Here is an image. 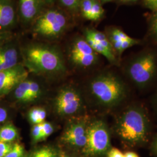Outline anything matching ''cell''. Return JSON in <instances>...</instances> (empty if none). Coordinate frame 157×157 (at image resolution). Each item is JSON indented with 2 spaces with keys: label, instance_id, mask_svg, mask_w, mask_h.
<instances>
[{
  "label": "cell",
  "instance_id": "e575fe53",
  "mask_svg": "<svg viewBox=\"0 0 157 157\" xmlns=\"http://www.w3.org/2000/svg\"><path fill=\"white\" fill-rule=\"evenodd\" d=\"M123 2H133V1H136L137 0H121Z\"/></svg>",
  "mask_w": 157,
  "mask_h": 157
},
{
  "label": "cell",
  "instance_id": "8fae6325",
  "mask_svg": "<svg viewBox=\"0 0 157 157\" xmlns=\"http://www.w3.org/2000/svg\"><path fill=\"white\" fill-rule=\"evenodd\" d=\"M18 51L16 47L6 42L0 46V72L18 65Z\"/></svg>",
  "mask_w": 157,
  "mask_h": 157
},
{
  "label": "cell",
  "instance_id": "484cf974",
  "mask_svg": "<svg viewBox=\"0 0 157 157\" xmlns=\"http://www.w3.org/2000/svg\"><path fill=\"white\" fill-rule=\"evenodd\" d=\"M9 117V112L6 107L0 105V128L5 124Z\"/></svg>",
  "mask_w": 157,
  "mask_h": 157
},
{
  "label": "cell",
  "instance_id": "7a4b0ae2",
  "mask_svg": "<svg viewBox=\"0 0 157 157\" xmlns=\"http://www.w3.org/2000/svg\"><path fill=\"white\" fill-rule=\"evenodd\" d=\"M89 89L95 104L111 109L122 104L128 95V88L124 81L112 73H102L90 82Z\"/></svg>",
  "mask_w": 157,
  "mask_h": 157
},
{
  "label": "cell",
  "instance_id": "44dd1931",
  "mask_svg": "<svg viewBox=\"0 0 157 157\" xmlns=\"http://www.w3.org/2000/svg\"><path fill=\"white\" fill-rule=\"evenodd\" d=\"M93 0H82L80 8L84 18L90 20Z\"/></svg>",
  "mask_w": 157,
  "mask_h": 157
},
{
  "label": "cell",
  "instance_id": "9c48e42d",
  "mask_svg": "<svg viewBox=\"0 0 157 157\" xmlns=\"http://www.w3.org/2000/svg\"><path fill=\"white\" fill-rule=\"evenodd\" d=\"M28 76L25 67L18 64L10 69L0 72V97L8 94Z\"/></svg>",
  "mask_w": 157,
  "mask_h": 157
},
{
  "label": "cell",
  "instance_id": "4dcf8cb0",
  "mask_svg": "<svg viewBox=\"0 0 157 157\" xmlns=\"http://www.w3.org/2000/svg\"><path fill=\"white\" fill-rule=\"evenodd\" d=\"M124 157H140L139 155L135 152L128 151L126 152L124 154Z\"/></svg>",
  "mask_w": 157,
  "mask_h": 157
},
{
  "label": "cell",
  "instance_id": "d4e9b609",
  "mask_svg": "<svg viewBox=\"0 0 157 157\" xmlns=\"http://www.w3.org/2000/svg\"><path fill=\"white\" fill-rule=\"evenodd\" d=\"M13 143L0 141V157H4L11 150Z\"/></svg>",
  "mask_w": 157,
  "mask_h": 157
},
{
  "label": "cell",
  "instance_id": "1f68e13d",
  "mask_svg": "<svg viewBox=\"0 0 157 157\" xmlns=\"http://www.w3.org/2000/svg\"><path fill=\"white\" fill-rule=\"evenodd\" d=\"M152 150L153 151L155 152V154L157 155V135H156L154 140V142L152 143Z\"/></svg>",
  "mask_w": 157,
  "mask_h": 157
},
{
  "label": "cell",
  "instance_id": "cb8c5ba5",
  "mask_svg": "<svg viewBox=\"0 0 157 157\" xmlns=\"http://www.w3.org/2000/svg\"><path fill=\"white\" fill-rule=\"evenodd\" d=\"M61 4L69 10L75 11L80 7L82 0H59Z\"/></svg>",
  "mask_w": 157,
  "mask_h": 157
},
{
  "label": "cell",
  "instance_id": "52a82bcc",
  "mask_svg": "<svg viewBox=\"0 0 157 157\" xmlns=\"http://www.w3.org/2000/svg\"><path fill=\"white\" fill-rule=\"evenodd\" d=\"M83 102L77 90L72 87H65L59 91L54 101L56 113L61 117L76 115L83 108Z\"/></svg>",
  "mask_w": 157,
  "mask_h": 157
},
{
  "label": "cell",
  "instance_id": "8992f818",
  "mask_svg": "<svg viewBox=\"0 0 157 157\" xmlns=\"http://www.w3.org/2000/svg\"><path fill=\"white\" fill-rule=\"evenodd\" d=\"M67 25L65 16L56 10H48L37 19L34 27L36 33L44 37H54L61 35Z\"/></svg>",
  "mask_w": 157,
  "mask_h": 157
},
{
  "label": "cell",
  "instance_id": "f1b7e54d",
  "mask_svg": "<svg viewBox=\"0 0 157 157\" xmlns=\"http://www.w3.org/2000/svg\"><path fill=\"white\" fill-rule=\"evenodd\" d=\"M10 35L7 32H0V46L4 44L7 42V41L10 39Z\"/></svg>",
  "mask_w": 157,
  "mask_h": 157
},
{
  "label": "cell",
  "instance_id": "836d02e7",
  "mask_svg": "<svg viewBox=\"0 0 157 157\" xmlns=\"http://www.w3.org/2000/svg\"><path fill=\"white\" fill-rule=\"evenodd\" d=\"M42 1L46 4H51L54 1V0H42Z\"/></svg>",
  "mask_w": 157,
  "mask_h": 157
},
{
  "label": "cell",
  "instance_id": "2e32d148",
  "mask_svg": "<svg viewBox=\"0 0 157 157\" xmlns=\"http://www.w3.org/2000/svg\"><path fill=\"white\" fill-rule=\"evenodd\" d=\"M46 117V111L41 107H34L31 109L28 113L29 121L33 125L42 124L45 121Z\"/></svg>",
  "mask_w": 157,
  "mask_h": 157
},
{
  "label": "cell",
  "instance_id": "4316f807",
  "mask_svg": "<svg viewBox=\"0 0 157 157\" xmlns=\"http://www.w3.org/2000/svg\"><path fill=\"white\" fill-rule=\"evenodd\" d=\"M107 157H124V154L117 148H110L107 153Z\"/></svg>",
  "mask_w": 157,
  "mask_h": 157
},
{
  "label": "cell",
  "instance_id": "d6a6232c",
  "mask_svg": "<svg viewBox=\"0 0 157 157\" xmlns=\"http://www.w3.org/2000/svg\"><path fill=\"white\" fill-rule=\"evenodd\" d=\"M58 157H75L69 154H67L65 152L60 151L58 153Z\"/></svg>",
  "mask_w": 157,
  "mask_h": 157
},
{
  "label": "cell",
  "instance_id": "e0dca14e",
  "mask_svg": "<svg viewBox=\"0 0 157 157\" xmlns=\"http://www.w3.org/2000/svg\"><path fill=\"white\" fill-rule=\"evenodd\" d=\"M59 151L50 146H43L36 148L26 157H58Z\"/></svg>",
  "mask_w": 157,
  "mask_h": 157
},
{
  "label": "cell",
  "instance_id": "f546056e",
  "mask_svg": "<svg viewBox=\"0 0 157 157\" xmlns=\"http://www.w3.org/2000/svg\"><path fill=\"white\" fill-rule=\"evenodd\" d=\"M152 29L157 40V13L154 16L152 21Z\"/></svg>",
  "mask_w": 157,
  "mask_h": 157
},
{
  "label": "cell",
  "instance_id": "74e56055",
  "mask_svg": "<svg viewBox=\"0 0 157 157\" xmlns=\"http://www.w3.org/2000/svg\"><path fill=\"white\" fill-rule=\"evenodd\" d=\"M0 1H4V0H0Z\"/></svg>",
  "mask_w": 157,
  "mask_h": 157
},
{
  "label": "cell",
  "instance_id": "603a6c76",
  "mask_svg": "<svg viewBox=\"0 0 157 157\" xmlns=\"http://www.w3.org/2000/svg\"><path fill=\"white\" fill-rule=\"evenodd\" d=\"M41 124H34L31 130L32 139L34 143L41 141Z\"/></svg>",
  "mask_w": 157,
  "mask_h": 157
},
{
  "label": "cell",
  "instance_id": "ffe728a7",
  "mask_svg": "<svg viewBox=\"0 0 157 157\" xmlns=\"http://www.w3.org/2000/svg\"><path fill=\"white\" fill-rule=\"evenodd\" d=\"M4 157H26L23 146L19 143H13L12 148Z\"/></svg>",
  "mask_w": 157,
  "mask_h": 157
},
{
  "label": "cell",
  "instance_id": "30bf717a",
  "mask_svg": "<svg viewBox=\"0 0 157 157\" xmlns=\"http://www.w3.org/2000/svg\"><path fill=\"white\" fill-rule=\"evenodd\" d=\"M71 57L76 65L80 67H89L97 61V54L86 40L78 39L72 45Z\"/></svg>",
  "mask_w": 157,
  "mask_h": 157
},
{
  "label": "cell",
  "instance_id": "8d00e7d4",
  "mask_svg": "<svg viewBox=\"0 0 157 157\" xmlns=\"http://www.w3.org/2000/svg\"><path fill=\"white\" fill-rule=\"evenodd\" d=\"M155 106H156V108L157 109V94L156 96V98H155Z\"/></svg>",
  "mask_w": 157,
  "mask_h": 157
},
{
  "label": "cell",
  "instance_id": "7402d4cb",
  "mask_svg": "<svg viewBox=\"0 0 157 157\" xmlns=\"http://www.w3.org/2000/svg\"><path fill=\"white\" fill-rule=\"evenodd\" d=\"M41 141H43L47 139L54 132V129L52 124L44 121L41 124Z\"/></svg>",
  "mask_w": 157,
  "mask_h": 157
},
{
  "label": "cell",
  "instance_id": "277c9868",
  "mask_svg": "<svg viewBox=\"0 0 157 157\" xmlns=\"http://www.w3.org/2000/svg\"><path fill=\"white\" fill-rule=\"evenodd\" d=\"M157 72V61L152 52H146L136 57L130 63L127 74L137 87L144 89L151 84Z\"/></svg>",
  "mask_w": 157,
  "mask_h": 157
},
{
  "label": "cell",
  "instance_id": "83f0119b",
  "mask_svg": "<svg viewBox=\"0 0 157 157\" xmlns=\"http://www.w3.org/2000/svg\"><path fill=\"white\" fill-rule=\"evenodd\" d=\"M144 2L148 8L157 11V0H144Z\"/></svg>",
  "mask_w": 157,
  "mask_h": 157
},
{
  "label": "cell",
  "instance_id": "4fadbf2b",
  "mask_svg": "<svg viewBox=\"0 0 157 157\" xmlns=\"http://www.w3.org/2000/svg\"><path fill=\"white\" fill-rule=\"evenodd\" d=\"M15 21V12L11 0L0 1V31L12 26Z\"/></svg>",
  "mask_w": 157,
  "mask_h": 157
},
{
  "label": "cell",
  "instance_id": "5b68a950",
  "mask_svg": "<svg viewBox=\"0 0 157 157\" xmlns=\"http://www.w3.org/2000/svg\"><path fill=\"white\" fill-rule=\"evenodd\" d=\"M111 147V138L106 124L95 120L87 126V142L82 149L87 157H100L106 154Z\"/></svg>",
  "mask_w": 157,
  "mask_h": 157
},
{
  "label": "cell",
  "instance_id": "d6986e66",
  "mask_svg": "<svg viewBox=\"0 0 157 157\" xmlns=\"http://www.w3.org/2000/svg\"><path fill=\"white\" fill-rule=\"evenodd\" d=\"M104 14V10L100 3L97 0H93L90 21H97Z\"/></svg>",
  "mask_w": 157,
  "mask_h": 157
},
{
  "label": "cell",
  "instance_id": "d590c367",
  "mask_svg": "<svg viewBox=\"0 0 157 157\" xmlns=\"http://www.w3.org/2000/svg\"><path fill=\"white\" fill-rule=\"evenodd\" d=\"M112 1V0H101L102 3H105V2H109V1Z\"/></svg>",
  "mask_w": 157,
  "mask_h": 157
},
{
  "label": "cell",
  "instance_id": "3957f363",
  "mask_svg": "<svg viewBox=\"0 0 157 157\" xmlns=\"http://www.w3.org/2000/svg\"><path fill=\"white\" fill-rule=\"evenodd\" d=\"M24 66L30 71L39 74H58L65 70L59 52L47 45L33 44L23 51Z\"/></svg>",
  "mask_w": 157,
  "mask_h": 157
},
{
  "label": "cell",
  "instance_id": "ac0fdd59",
  "mask_svg": "<svg viewBox=\"0 0 157 157\" xmlns=\"http://www.w3.org/2000/svg\"><path fill=\"white\" fill-rule=\"evenodd\" d=\"M29 102L36 101L42 95V89L39 83L32 80H28Z\"/></svg>",
  "mask_w": 157,
  "mask_h": 157
},
{
  "label": "cell",
  "instance_id": "ba28073f",
  "mask_svg": "<svg viewBox=\"0 0 157 157\" xmlns=\"http://www.w3.org/2000/svg\"><path fill=\"white\" fill-rule=\"evenodd\" d=\"M87 122L84 119L73 120L66 127L61 140L69 146L82 150L87 142Z\"/></svg>",
  "mask_w": 157,
  "mask_h": 157
},
{
  "label": "cell",
  "instance_id": "5bb4252c",
  "mask_svg": "<svg viewBox=\"0 0 157 157\" xmlns=\"http://www.w3.org/2000/svg\"><path fill=\"white\" fill-rule=\"evenodd\" d=\"M19 137L17 128L12 123H6L0 128V141L12 143Z\"/></svg>",
  "mask_w": 157,
  "mask_h": 157
},
{
  "label": "cell",
  "instance_id": "9a60e30c",
  "mask_svg": "<svg viewBox=\"0 0 157 157\" xmlns=\"http://www.w3.org/2000/svg\"><path fill=\"white\" fill-rule=\"evenodd\" d=\"M15 100L20 103H29L28 94V79L26 78L17 85L13 90Z\"/></svg>",
  "mask_w": 157,
  "mask_h": 157
},
{
  "label": "cell",
  "instance_id": "6da1fadb",
  "mask_svg": "<svg viewBox=\"0 0 157 157\" xmlns=\"http://www.w3.org/2000/svg\"><path fill=\"white\" fill-rule=\"evenodd\" d=\"M115 132L119 139L129 146L144 143L150 132V122L146 110L138 105L125 108L117 118Z\"/></svg>",
  "mask_w": 157,
  "mask_h": 157
},
{
  "label": "cell",
  "instance_id": "7c38bea8",
  "mask_svg": "<svg viewBox=\"0 0 157 157\" xmlns=\"http://www.w3.org/2000/svg\"><path fill=\"white\" fill-rule=\"evenodd\" d=\"M42 0H19V6L21 16L25 22L32 21L39 13L42 4Z\"/></svg>",
  "mask_w": 157,
  "mask_h": 157
}]
</instances>
